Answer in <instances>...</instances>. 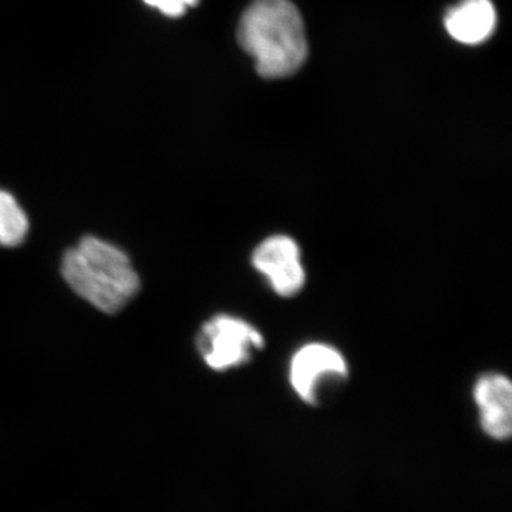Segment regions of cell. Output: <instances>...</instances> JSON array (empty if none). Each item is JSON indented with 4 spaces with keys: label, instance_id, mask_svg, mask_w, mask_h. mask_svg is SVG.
Returning a JSON list of instances; mask_svg holds the SVG:
<instances>
[{
    "label": "cell",
    "instance_id": "ba28073f",
    "mask_svg": "<svg viewBox=\"0 0 512 512\" xmlns=\"http://www.w3.org/2000/svg\"><path fill=\"white\" fill-rule=\"evenodd\" d=\"M29 221L25 211L9 192L0 190V245L18 247L25 241Z\"/></svg>",
    "mask_w": 512,
    "mask_h": 512
},
{
    "label": "cell",
    "instance_id": "3957f363",
    "mask_svg": "<svg viewBox=\"0 0 512 512\" xmlns=\"http://www.w3.org/2000/svg\"><path fill=\"white\" fill-rule=\"evenodd\" d=\"M264 346V336L258 329L231 315L214 316L202 325L197 336L198 352L215 372H227L251 362L256 350Z\"/></svg>",
    "mask_w": 512,
    "mask_h": 512
},
{
    "label": "cell",
    "instance_id": "6da1fadb",
    "mask_svg": "<svg viewBox=\"0 0 512 512\" xmlns=\"http://www.w3.org/2000/svg\"><path fill=\"white\" fill-rule=\"evenodd\" d=\"M238 40L266 79L291 76L308 56L301 13L289 0H255L239 22Z\"/></svg>",
    "mask_w": 512,
    "mask_h": 512
},
{
    "label": "cell",
    "instance_id": "8992f818",
    "mask_svg": "<svg viewBox=\"0 0 512 512\" xmlns=\"http://www.w3.org/2000/svg\"><path fill=\"white\" fill-rule=\"evenodd\" d=\"M474 400L480 410V423L491 439L503 441L512 431V384L507 376L487 373L474 386Z\"/></svg>",
    "mask_w": 512,
    "mask_h": 512
},
{
    "label": "cell",
    "instance_id": "277c9868",
    "mask_svg": "<svg viewBox=\"0 0 512 512\" xmlns=\"http://www.w3.org/2000/svg\"><path fill=\"white\" fill-rule=\"evenodd\" d=\"M349 369L345 357L338 349L326 343H309L293 355L289 367V380L303 402L320 403L332 387L348 379Z\"/></svg>",
    "mask_w": 512,
    "mask_h": 512
},
{
    "label": "cell",
    "instance_id": "52a82bcc",
    "mask_svg": "<svg viewBox=\"0 0 512 512\" xmlns=\"http://www.w3.org/2000/svg\"><path fill=\"white\" fill-rule=\"evenodd\" d=\"M497 15L490 0H463L448 10L447 32L464 45H478L493 35Z\"/></svg>",
    "mask_w": 512,
    "mask_h": 512
},
{
    "label": "cell",
    "instance_id": "9c48e42d",
    "mask_svg": "<svg viewBox=\"0 0 512 512\" xmlns=\"http://www.w3.org/2000/svg\"><path fill=\"white\" fill-rule=\"evenodd\" d=\"M144 2L168 18H180L188 9L194 8L200 0H144Z\"/></svg>",
    "mask_w": 512,
    "mask_h": 512
},
{
    "label": "cell",
    "instance_id": "7a4b0ae2",
    "mask_svg": "<svg viewBox=\"0 0 512 512\" xmlns=\"http://www.w3.org/2000/svg\"><path fill=\"white\" fill-rule=\"evenodd\" d=\"M64 281L84 301L104 313H117L140 291V278L116 245L86 237L64 254Z\"/></svg>",
    "mask_w": 512,
    "mask_h": 512
},
{
    "label": "cell",
    "instance_id": "5b68a950",
    "mask_svg": "<svg viewBox=\"0 0 512 512\" xmlns=\"http://www.w3.org/2000/svg\"><path fill=\"white\" fill-rule=\"evenodd\" d=\"M252 265L282 298L298 295L305 286L301 249L295 239L286 235H274L262 241L252 254Z\"/></svg>",
    "mask_w": 512,
    "mask_h": 512
}]
</instances>
